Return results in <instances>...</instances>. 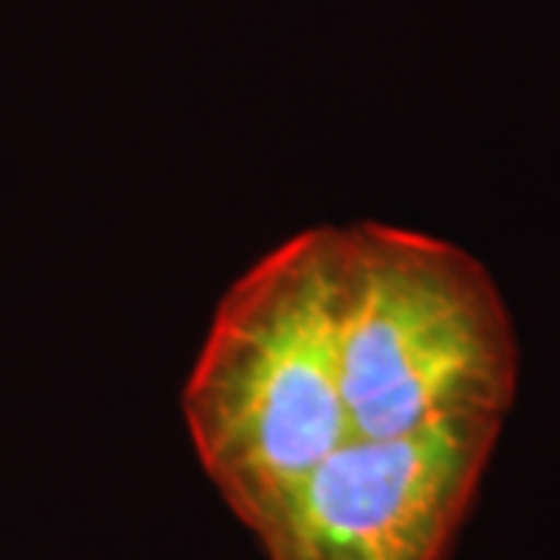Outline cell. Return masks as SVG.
<instances>
[{
	"mask_svg": "<svg viewBox=\"0 0 560 560\" xmlns=\"http://www.w3.org/2000/svg\"><path fill=\"white\" fill-rule=\"evenodd\" d=\"M521 342L492 271L381 221L324 224L221 296L184 386L206 477L259 536L318 467L458 420H508Z\"/></svg>",
	"mask_w": 560,
	"mask_h": 560,
	"instance_id": "obj_1",
	"label": "cell"
},
{
	"mask_svg": "<svg viewBox=\"0 0 560 560\" xmlns=\"http://www.w3.org/2000/svg\"><path fill=\"white\" fill-rule=\"evenodd\" d=\"M504 420H458L318 467L261 529L268 560H448Z\"/></svg>",
	"mask_w": 560,
	"mask_h": 560,
	"instance_id": "obj_2",
	"label": "cell"
}]
</instances>
